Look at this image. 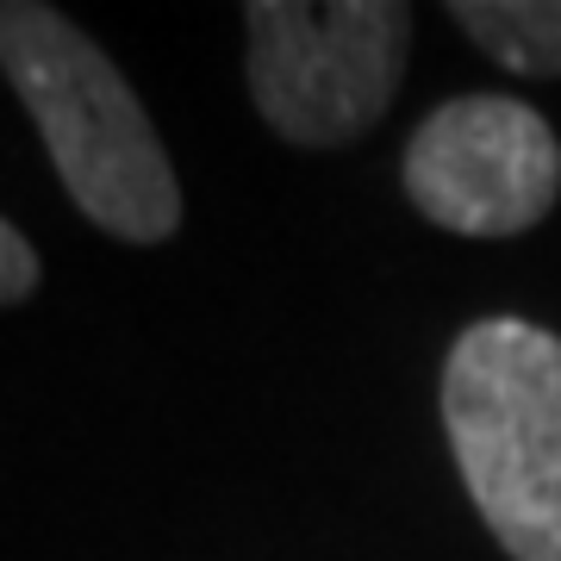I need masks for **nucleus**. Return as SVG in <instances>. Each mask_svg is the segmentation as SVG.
Wrapping results in <instances>:
<instances>
[{
    "label": "nucleus",
    "instance_id": "1",
    "mask_svg": "<svg viewBox=\"0 0 561 561\" xmlns=\"http://www.w3.org/2000/svg\"><path fill=\"white\" fill-rule=\"evenodd\" d=\"M0 69L38 125L69 201L106 238L162 243L181 225V187L157 125L106 50L57 7H0Z\"/></svg>",
    "mask_w": 561,
    "mask_h": 561
},
{
    "label": "nucleus",
    "instance_id": "3",
    "mask_svg": "<svg viewBox=\"0 0 561 561\" xmlns=\"http://www.w3.org/2000/svg\"><path fill=\"white\" fill-rule=\"evenodd\" d=\"M250 101L287 144L331 150L387 119L412 57V7L393 0H256Z\"/></svg>",
    "mask_w": 561,
    "mask_h": 561
},
{
    "label": "nucleus",
    "instance_id": "6",
    "mask_svg": "<svg viewBox=\"0 0 561 561\" xmlns=\"http://www.w3.org/2000/svg\"><path fill=\"white\" fill-rule=\"evenodd\" d=\"M38 287V250L20 238V225L0 219V306H20Z\"/></svg>",
    "mask_w": 561,
    "mask_h": 561
},
{
    "label": "nucleus",
    "instance_id": "4",
    "mask_svg": "<svg viewBox=\"0 0 561 561\" xmlns=\"http://www.w3.org/2000/svg\"><path fill=\"white\" fill-rule=\"evenodd\" d=\"M405 201L461 238H518L561 194V144L512 94H456L424 113L400 162Z\"/></svg>",
    "mask_w": 561,
    "mask_h": 561
},
{
    "label": "nucleus",
    "instance_id": "2",
    "mask_svg": "<svg viewBox=\"0 0 561 561\" xmlns=\"http://www.w3.org/2000/svg\"><path fill=\"white\" fill-rule=\"evenodd\" d=\"M443 431L512 561H561V337L530 319L468 324L443 362Z\"/></svg>",
    "mask_w": 561,
    "mask_h": 561
},
{
    "label": "nucleus",
    "instance_id": "5",
    "mask_svg": "<svg viewBox=\"0 0 561 561\" xmlns=\"http://www.w3.org/2000/svg\"><path fill=\"white\" fill-rule=\"evenodd\" d=\"M456 25L512 76H561V0H456Z\"/></svg>",
    "mask_w": 561,
    "mask_h": 561
}]
</instances>
